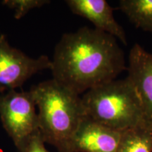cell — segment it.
<instances>
[{
  "mask_svg": "<svg viewBox=\"0 0 152 152\" xmlns=\"http://www.w3.org/2000/svg\"><path fill=\"white\" fill-rule=\"evenodd\" d=\"M53 79L76 94L115 80L127 71L117 39L95 28L83 27L64 34L52 60Z\"/></svg>",
  "mask_w": 152,
  "mask_h": 152,
  "instance_id": "obj_1",
  "label": "cell"
},
{
  "mask_svg": "<svg viewBox=\"0 0 152 152\" xmlns=\"http://www.w3.org/2000/svg\"><path fill=\"white\" fill-rule=\"evenodd\" d=\"M29 92L39 109L38 127L44 141L58 152H73L74 136L87 116L80 95L53 78Z\"/></svg>",
  "mask_w": 152,
  "mask_h": 152,
  "instance_id": "obj_2",
  "label": "cell"
},
{
  "mask_svg": "<svg viewBox=\"0 0 152 152\" xmlns=\"http://www.w3.org/2000/svg\"><path fill=\"white\" fill-rule=\"evenodd\" d=\"M81 99L87 116L108 128L123 131L145 125L141 102L128 76L95 87Z\"/></svg>",
  "mask_w": 152,
  "mask_h": 152,
  "instance_id": "obj_3",
  "label": "cell"
},
{
  "mask_svg": "<svg viewBox=\"0 0 152 152\" xmlns=\"http://www.w3.org/2000/svg\"><path fill=\"white\" fill-rule=\"evenodd\" d=\"M0 118L18 150L39 130L36 105L30 92L8 91L0 96Z\"/></svg>",
  "mask_w": 152,
  "mask_h": 152,
  "instance_id": "obj_4",
  "label": "cell"
},
{
  "mask_svg": "<svg viewBox=\"0 0 152 152\" xmlns=\"http://www.w3.org/2000/svg\"><path fill=\"white\" fill-rule=\"evenodd\" d=\"M52 68L46 55L36 58L11 47L4 35H0V92L15 90L35 74Z\"/></svg>",
  "mask_w": 152,
  "mask_h": 152,
  "instance_id": "obj_5",
  "label": "cell"
},
{
  "mask_svg": "<svg viewBox=\"0 0 152 152\" xmlns=\"http://www.w3.org/2000/svg\"><path fill=\"white\" fill-rule=\"evenodd\" d=\"M127 71L141 102L145 125L152 129V53L134 44L129 54Z\"/></svg>",
  "mask_w": 152,
  "mask_h": 152,
  "instance_id": "obj_6",
  "label": "cell"
},
{
  "mask_svg": "<svg viewBox=\"0 0 152 152\" xmlns=\"http://www.w3.org/2000/svg\"><path fill=\"white\" fill-rule=\"evenodd\" d=\"M122 131L109 128L86 116L72 143L73 152H117Z\"/></svg>",
  "mask_w": 152,
  "mask_h": 152,
  "instance_id": "obj_7",
  "label": "cell"
},
{
  "mask_svg": "<svg viewBox=\"0 0 152 152\" xmlns=\"http://www.w3.org/2000/svg\"><path fill=\"white\" fill-rule=\"evenodd\" d=\"M66 2L73 14L87 19L95 29L112 35L127 45L125 30L115 20L113 8L106 0H68Z\"/></svg>",
  "mask_w": 152,
  "mask_h": 152,
  "instance_id": "obj_8",
  "label": "cell"
},
{
  "mask_svg": "<svg viewBox=\"0 0 152 152\" xmlns=\"http://www.w3.org/2000/svg\"><path fill=\"white\" fill-rule=\"evenodd\" d=\"M117 152H152V129L143 125L122 131Z\"/></svg>",
  "mask_w": 152,
  "mask_h": 152,
  "instance_id": "obj_9",
  "label": "cell"
},
{
  "mask_svg": "<svg viewBox=\"0 0 152 152\" xmlns=\"http://www.w3.org/2000/svg\"><path fill=\"white\" fill-rule=\"evenodd\" d=\"M119 8L136 28L152 33V0H121Z\"/></svg>",
  "mask_w": 152,
  "mask_h": 152,
  "instance_id": "obj_10",
  "label": "cell"
},
{
  "mask_svg": "<svg viewBox=\"0 0 152 152\" xmlns=\"http://www.w3.org/2000/svg\"><path fill=\"white\" fill-rule=\"evenodd\" d=\"M50 1L46 0H4L2 4L14 11V17L20 19L32 9L42 7Z\"/></svg>",
  "mask_w": 152,
  "mask_h": 152,
  "instance_id": "obj_11",
  "label": "cell"
},
{
  "mask_svg": "<svg viewBox=\"0 0 152 152\" xmlns=\"http://www.w3.org/2000/svg\"><path fill=\"white\" fill-rule=\"evenodd\" d=\"M45 143L40 132L38 130L28 139L18 151L20 152H49L45 147Z\"/></svg>",
  "mask_w": 152,
  "mask_h": 152,
  "instance_id": "obj_12",
  "label": "cell"
}]
</instances>
